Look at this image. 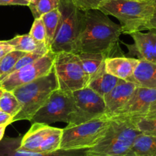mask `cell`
<instances>
[{"label": "cell", "instance_id": "obj_1", "mask_svg": "<svg viewBox=\"0 0 156 156\" xmlns=\"http://www.w3.org/2000/svg\"><path fill=\"white\" fill-rule=\"evenodd\" d=\"M85 21L75 54H102L108 58L122 52L119 42L122 28L98 9L84 12Z\"/></svg>", "mask_w": 156, "mask_h": 156}, {"label": "cell", "instance_id": "obj_2", "mask_svg": "<svg viewBox=\"0 0 156 156\" xmlns=\"http://www.w3.org/2000/svg\"><path fill=\"white\" fill-rule=\"evenodd\" d=\"M98 10L119 20L122 32L129 34L144 30L154 11L153 0H105Z\"/></svg>", "mask_w": 156, "mask_h": 156}, {"label": "cell", "instance_id": "obj_3", "mask_svg": "<svg viewBox=\"0 0 156 156\" xmlns=\"http://www.w3.org/2000/svg\"><path fill=\"white\" fill-rule=\"evenodd\" d=\"M58 89L59 85L53 69L49 74L14 89L12 92L21 103V108L13 118V122L30 121L50 95Z\"/></svg>", "mask_w": 156, "mask_h": 156}, {"label": "cell", "instance_id": "obj_4", "mask_svg": "<svg viewBox=\"0 0 156 156\" xmlns=\"http://www.w3.org/2000/svg\"><path fill=\"white\" fill-rule=\"evenodd\" d=\"M58 9L60 18L50 50L55 54H75L84 27V12L78 9L69 0H60Z\"/></svg>", "mask_w": 156, "mask_h": 156}, {"label": "cell", "instance_id": "obj_5", "mask_svg": "<svg viewBox=\"0 0 156 156\" xmlns=\"http://www.w3.org/2000/svg\"><path fill=\"white\" fill-rule=\"evenodd\" d=\"M140 134L130 119H111L105 136L88 151L107 156H128Z\"/></svg>", "mask_w": 156, "mask_h": 156}, {"label": "cell", "instance_id": "obj_6", "mask_svg": "<svg viewBox=\"0 0 156 156\" xmlns=\"http://www.w3.org/2000/svg\"><path fill=\"white\" fill-rule=\"evenodd\" d=\"M111 119L107 116L62 128L61 150L89 149L98 143L108 130Z\"/></svg>", "mask_w": 156, "mask_h": 156}, {"label": "cell", "instance_id": "obj_7", "mask_svg": "<svg viewBox=\"0 0 156 156\" xmlns=\"http://www.w3.org/2000/svg\"><path fill=\"white\" fill-rule=\"evenodd\" d=\"M59 90L73 92L88 87L90 78L82 68L78 54L67 52L56 54L53 63Z\"/></svg>", "mask_w": 156, "mask_h": 156}, {"label": "cell", "instance_id": "obj_8", "mask_svg": "<svg viewBox=\"0 0 156 156\" xmlns=\"http://www.w3.org/2000/svg\"><path fill=\"white\" fill-rule=\"evenodd\" d=\"M72 93L74 99V110L67 126H74L107 116L104 98L89 87H85Z\"/></svg>", "mask_w": 156, "mask_h": 156}, {"label": "cell", "instance_id": "obj_9", "mask_svg": "<svg viewBox=\"0 0 156 156\" xmlns=\"http://www.w3.org/2000/svg\"><path fill=\"white\" fill-rule=\"evenodd\" d=\"M74 110V99L71 92L56 90L34 115L30 122L49 125L62 122L68 123Z\"/></svg>", "mask_w": 156, "mask_h": 156}, {"label": "cell", "instance_id": "obj_10", "mask_svg": "<svg viewBox=\"0 0 156 156\" xmlns=\"http://www.w3.org/2000/svg\"><path fill=\"white\" fill-rule=\"evenodd\" d=\"M55 56L56 54L50 50L40 59L10 73L1 81V87L5 90L12 91L16 87L49 74L53 69Z\"/></svg>", "mask_w": 156, "mask_h": 156}, {"label": "cell", "instance_id": "obj_11", "mask_svg": "<svg viewBox=\"0 0 156 156\" xmlns=\"http://www.w3.org/2000/svg\"><path fill=\"white\" fill-rule=\"evenodd\" d=\"M156 100V89L137 87L130 99L111 116V119H132L144 117L151 105Z\"/></svg>", "mask_w": 156, "mask_h": 156}, {"label": "cell", "instance_id": "obj_12", "mask_svg": "<svg viewBox=\"0 0 156 156\" xmlns=\"http://www.w3.org/2000/svg\"><path fill=\"white\" fill-rule=\"evenodd\" d=\"M133 39L132 44H126L128 47V58H137L141 61L156 64V28L150 29L146 33L141 31L129 34Z\"/></svg>", "mask_w": 156, "mask_h": 156}, {"label": "cell", "instance_id": "obj_13", "mask_svg": "<svg viewBox=\"0 0 156 156\" xmlns=\"http://www.w3.org/2000/svg\"><path fill=\"white\" fill-rule=\"evenodd\" d=\"M22 136L5 138L0 142V156H84L88 149L58 150L51 153L34 152L19 149Z\"/></svg>", "mask_w": 156, "mask_h": 156}, {"label": "cell", "instance_id": "obj_14", "mask_svg": "<svg viewBox=\"0 0 156 156\" xmlns=\"http://www.w3.org/2000/svg\"><path fill=\"white\" fill-rule=\"evenodd\" d=\"M138 86L133 82L120 79L114 88L104 97L106 116L111 117L128 102Z\"/></svg>", "mask_w": 156, "mask_h": 156}, {"label": "cell", "instance_id": "obj_15", "mask_svg": "<svg viewBox=\"0 0 156 156\" xmlns=\"http://www.w3.org/2000/svg\"><path fill=\"white\" fill-rule=\"evenodd\" d=\"M140 60L128 57H113L105 61V70L115 77L123 80H129L133 76Z\"/></svg>", "mask_w": 156, "mask_h": 156}, {"label": "cell", "instance_id": "obj_16", "mask_svg": "<svg viewBox=\"0 0 156 156\" xmlns=\"http://www.w3.org/2000/svg\"><path fill=\"white\" fill-rule=\"evenodd\" d=\"M51 128L52 127L49 125L38 122L33 123L27 133L21 137L18 147L19 149L38 152L43 141L50 132Z\"/></svg>", "mask_w": 156, "mask_h": 156}, {"label": "cell", "instance_id": "obj_17", "mask_svg": "<svg viewBox=\"0 0 156 156\" xmlns=\"http://www.w3.org/2000/svg\"><path fill=\"white\" fill-rule=\"evenodd\" d=\"M128 81L138 87L156 89V64L140 60L134 73Z\"/></svg>", "mask_w": 156, "mask_h": 156}, {"label": "cell", "instance_id": "obj_18", "mask_svg": "<svg viewBox=\"0 0 156 156\" xmlns=\"http://www.w3.org/2000/svg\"><path fill=\"white\" fill-rule=\"evenodd\" d=\"M120 80L106 72L104 64L98 72L90 79L87 87H89L104 98L114 88Z\"/></svg>", "mask_w": 156, "mask_h": 156}, {"label": "cell", "instance_id": "obj_19", "mask_svg": "<svg viewBox=\"0 0 156 156\" xmlns=\"http://www.w3.org/2000/svg\"><path fill=\"white\" fill-rule=\"evenodd\" d=\"M128 156H156V137L141 133L134 141Z\"/></svg>", "mask_w": 156, "mask_h": 156}, {"label": "cell", "instance_id": "obj_20", "mask_svg": "<svg viewBox=\"0 0 156 156\" xmlns=\"http://www.w3.org/2000/svg\"><path fill=\"white\" fill-rule=\"evenodd\" d=\"M82 68L91 79L98 72L105 64L106 57L102 54L97 53H80L78 54Z\"/></svg>", "mask_w": 156, "mask_h": 156}, {"label": "cell", "instance_id": "obj_21", "mask_svg": "<svg viewBox=\"0 0 156 156\" xmlns=\"http://www.w3.org/2000/svg\"><path fill=\"white\" fill-rule=\"evenodd\" d=\"M41 18H42L46 31V46L49 50H50L59 24L60 12L59 9H56L44 14Z\"/></svg>", "mask_w": 156, "mask_h": 156}, {"label": "cell", "instance_id": "obj_22", "mask_svg": "<svg viewBox=\"0 0 156 156\" xmlns=\"http://www.w3.org/2000/svg\"><path fill=\"white\" fill-rule=\"evenodd\" d=\"M8 42L14 47L15 50H19L26 53L34 51L40 47H47L44 44L37 42L29 34L17 35L12 39L8 40Z\"/></svg>", "mask_w": 156, "mask_h": 156}, {"label": "cell", "instance_id": "obj_23", "mask_svg": "<svg viewBox=\"0 0 156 156\" xmlns=\"http://www.w3.org/2000/svg\"><path fill=\"white\" fill-rule=\"evenodd\" d=\"M62 129L56 127H52L50 132L47 134L41 145L38 152L51 153L59 150Z\"/></svg>", "mask_w": 156, "mask_h": 156}, {"label": "cell", "instance_id": "obj_24", "mask_svg": "<svg viewBox=\"0 0 156 156\" xmlns=\"http://www.w3.org/2000/svg\"><path fill=\"white\" fill-rule=\"evenodd\" d=\"M26 52L14 50L5 55L0 60V80L2 81L12 73V70L18 60Z\"/></svg>", "mask_w": 156, "mask_h": 156}, {"label": "cell", "instance_id": "obj_25", "mask_svg": "<svg viewBox=\"0 0 156 156\" xmlns=\"http://www.w3.org/2000/svg\"><path fill=\"white\" fill-rule=\"evenodd\" d=\"M21 106L12 91L5 90L0 97V110L13 118L19 113Z\"/></svg>", "mask_w": 156, "mask_h": 156}, {"label": "cell", "instance_id": "obj_26", "mask_svg": "<svg viewBox=\"0 0 156 156\" xmlns=\"http://www.w3.org/2000/svg\"><path fill=\"white\" fill-rule=\"evenodd\" d=\"M60 0H35L28 5L34 18H39L44 14L58 9Z\"/></svg>", "mask_w": 156, "mask_h": 156}, {"label": "cell", "instance_id": "obj_27", "mask_svg": "<svg viewBox=\"0 0 156 156\" xmlns=\"http://www.w3.org/2000/svg\"><path fill=\"white\" fill-rule=\"evenodd\" d=\"M141 133L156 137V119L136 117L129 119Z\"/></svg>", "mask_w": 156, "mask_h": 156}, {"label": "cell", "instance_id": "obj_28", "mask_svg": "<svg viewBox=\"0 0 156 156\" xmlns=\"http://www.w3.org/2000/svg\"><path fill=\"white\" fill-rule=\"evenodd\" d=\"M49 50H49L47 47H42L37 49V50H34V51L25 53L19 60H18L17 64H15V66L14 67L13 70H12V73H13L15 70H18V69L21 68V67H24V66L27 65V64H31V63L36 61L37 60L40 59V58H42L43 56H44Z\"/></svg>", "mask_w": 156, "mask_h": 156}, {"label": "cell", "instance_id": "obj_29", "mask_svg": "<svg viewBox=\"0 0 156 156\" xmlns=\"http://www.w3.org/2000/svg\"><path fill=\"white\" fill-rule=\"evenodd\" d=\"M29 35L38 43L46 45V31L41 18H35Z\"/></svg>", "mask_w": 156, "mask_h": 156}, {"label": "cell", "instance_id": "obj_30", "mask_svg": "<svg viewBox=\"0 0 156 156\" xmlns=\"http://www.w3.org/2000/svg\"><path fill=\"white\" fill-rule=\"evenodd\" d=\"M78 9L82 12H86L93 9H98L103 2L105 0H69Z\"/></svg>", "mask_w": 156, "mask_h": 156}, {"label": "cell", "instance_id": "obj_31", "mask_svg": "<svg viewBox=\"0 0 156 156\" xmlns=\"http://www.w3.org/2000/svg\"><path fill=\"white\" fill-rule=\"evenodd\" d=\"M12 50H14V47L8 42V41H0V60Z\"/></svg>", "mask_w": 156, "mask_h": 156}, {"label": "cell", "instance_id": "obj_32", "mask_svg": "<svg viewBox=\"0 0 156 156\" xmlns=\"http://www.w3.org/2000/svg\"><path fill=\"white\" fill-rule=\"evenodd\" d=\"M26 0H0V6H28Z\"/></svg>", "mask_w": 156, "mask_h": 156}, {"label": "cell", "instance_id": "obj_33", "mask_svg": "<svg viewBox=\"0 0 156 156\" xmlns=\"http://www.w3.org/2000/svg\"><path fill=\"white\" fill-rule=\"evenodd\" d=\"M13 122V116L0 110V125H9Z\"/></svg>", "mask_w": 156, "mask_h": 156}, {"label": "cell", "instance_id": "obj_34", "mask_svg": "<svg viewBox=\"0 0 156 156\" xmlns=\"http://www.w3.org/2000/svg\"><path fill=\"white\" fill-rule=\"evenodd\" d=\"M154 3V11L153 14H152V16L151 18L150 21H149L147 24L145 26V29H148V30H150V29H155L156 28V0H153Z\"/></svg>", "mask_w": 156, "mask_h": 156}, {"label": "cell", "instance_id": "obj_35", "mask_svg": "<svg viewBox=\"0 0 156 156\" xmlns=\"http://www.w3.org/2000/svg\"><path fill=\"white\" fill-rule=\"evenodd\" d=\"M144 117L149 119H156V100L151 105L149 111Z\"/></svg>", "mask_w": 156, "mask_h": 156}, {"label": "cell", "instance_id": "obj_36", "mask_svg": "<svg viewBox=\"0 0 156 156\" xmlns=\"http://www.w3.org/2000/svg\"><path fill=\"white\" fill-rule=\"evenodd\" d=\"M6 127H7V125H0V142H1L2 139L4 137L5 131Z\"/></svg>", "mask_w": 156, "mask_h": 156}, {"label": "cell", "instance_id": "obj_37", "mask_svg": "<svg viewBox=\"0 0 156 156\" xmlns=\"http://www.w3.org/2000/svg\"><path fill=\"white\" fill-rule=\"evenodd\" d=\"M84 156H107V155H104V154H98V153H94L92 152V151H87V152L85 153V154Z\"/></svg>", "mask_w": 156, "mask_h": 156}, {"label": "cell", "instance_id": "obj_38", "mask_svg": "<svg viewBox=\"0 0 156 156\" xmlns=\"http://www.w3.org/2000/svg\"><path fill=\"white\" fill-rule=\"evenodd\" d=\"M4 91H5L4 89H3L2 87H0V97H1L2 95L3 94V93H4Z\"/></svg>", "mask_w": 156, "mask_h": 156}, {"label": "cell", "instance_id": "obj_39", "mask_svg": "<svg viewBox=\"0 0 156 156\" xmlns=\"http://www.w3.org/2000/svg\"><path fill=\"white\" fill-rule=\"evenodd\" d=\"M26 1H27L29 4H30V3H33L35 0H26Z\"/></svg>", "mask_w": 156, "mask_h": 156}, {"label": "cell", "instance_id": "obj_40", "mask_svg": "<svg viewBox=\"0 0 156 156\" xmlns=\"http://www.w3.org/2000/svg\"><path fill=\"white\" fill-rule=\"evenodd\" d=\"M138 1H147V0H138Z\"/></svg>", "mask_w": 156, "mask_h": 156}, {"label": "cell", "instance_id": "obj_41", "mask_svg": "<svg viewBox=\"0 0 156 156\" xmlns=\"http://www.w3.org/2000/svg\"><path fill=\"white\" fill-rule=\"evenodd\" d=\"M0 87H1V80H0Z\"/></svg>", "mask_w": 156, "mask_h": 156}]
</instances>
